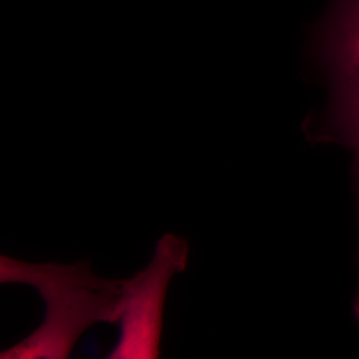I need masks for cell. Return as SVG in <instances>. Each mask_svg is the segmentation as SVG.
<instances>
[{
	"label": "cell",
	"instance_id": "cell-1",
	"mask_svg": "<svg viewBox=\"0 0 359 359\" xmlns=\"http://www.w3.org/2000/svg\"><path fill=\"white\" fill-rule=\"evenodd\" d=\"M121 281L96 278L86 283L52 285L41 295L44 320L34 333L0 351V359H65L80 337L99 322L118 318Z\"/></svg>",
	"mask_w": 359,
	"mask_h": 359
},
{
	"label": "cell",
	"instance_id": "cell-2",
	"mask_svg": "<svg viewBox=\"0 0 359 359\" xmlns=\"http://www.w3.org/2000/svg\"><path fill=\"white\" fill-rule=\"evenodd\" d=\"M188 256L189 248L184 238L165 234L157 241L149 265L121 281L120 335L108 358H158L168 286L173 276L187 269Z\"/></svg>",
	"mask_w": 359,
	"mask_h": 359
},
{
	"label": "cell",
	"instance_id": "cell-3",
	"mask_svg": "<svg viewBox=\"0 0 359 359\" xmlns=\"http://www.w3.org/2000/svg\"><path fill=\"white\" fill-rule=\"evenodd\" d=\"M335 121L353 154L359 217V0H348L333 44Z\"/></svg>",
	"mask_w": 359,
	"mask_h": 359
},
{
	"label": "cell",
	"instance_id": "cell-4",
	"mask_svg": "<svg viewBox=\"0 0 359 359\" xmlns=\"http://www.w3.org/2000/svg\"><path fill=\"white\" fill-rule=\"evenodd\" d=\"M96 278L87 264H29L11 257L0 256V285L25 283L36 287L40 293L56 283H83Z\"/></svg>",
	"mask_w": 359,
	"mask_h": 359
}]
</instances>
